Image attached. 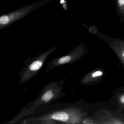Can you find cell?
I'll return each instance as SVG.
<instances>
[{"label":"cell","instance_id":"cell-4","mask_svg":"<svg viewBox=\"0 0 124 124\" xmlns=\"http://www.w3.org/2000/svg\"><path fill=\"white\" fill-rule=\"evenodd\" d=\"M80 53L78 52L77 49H74L64 55L50 61L48 63L47 67L45 71L48 72L60 66L73 63L80 57Z\"/></svg>","mask_w":124,"mask_h":124},{"label":"cell","instance_id":"cell-5","mask_svg":"<svg viewBox=\"0 0 124 124\" xmlns=\"http://www.w3.org/2000/svg\"><path fill=\"white\" fill-rule=\"evenodd\" d=\"M32 124H57L58 122L53 119L41 120L35 121L32 123Z\"/></svg>","mask_w":124,"mask_h":124},{"label":"cell","instance_id":"cell-9","mask_svg":"<svg viewBox=\"0 0 124 124\" xmlns=\"http://www.w3.org/2000/svg\"><path fill=\"white\" fill-rule=\"evenodd\" d=\"M120 102L123 104H124V95H123L120 98Z\"/></svg>","mask_w":124,"mask_h":124},{"label":"cell","instance_id":"cell-6","mask_svg":"<svg viewBox=\"0 0 124 124\" xmlns=\"http://www.w3.org/2000/svg\"><path fill=\"white\" fill-rule=\"evenodd\" d=\"M116 0L119 10L122 14H124V0Z\"/></svg>","mask_w":124,"mask_h":124},{"label":"cell","instance_id":"cell-10","mask_svg":"<svg viewBox=\"0 0 124 124\" xmlns=\"http://www.w3.org/2000/svg\"><path fill=\"white\" fill-rule=\"evenodd\" d=\"M123 56V58H124V51H123V53L122 54Z\"/></svg>","mask_w":124,"mask_h":124},{"label":"cell","instance_id":"cell-1","mask_svg":"<svg viewBox=\"0 0 124 124\" xmlns=\"http://www.w3.org/2000/svg\"><path fill=\"white\" fill-rule=\"evenodd\" d=\"M55 103L40 106L29 117L23 120L21 124H32L35 121L48 119L62 124H74L79 122L81 115L74 104Z\"/></svg>","mask_w":124,"mask_h":124},{"label":"cell","instance_id":"cell-8","mask_svg":"<svg viewBox=\"0 0 124 124\" xmlns=\"http://www.w3.org/2000/svg\"><path fill=\"white\" fill-rule=\"evenodd\" d=\"M103 74V72L101 71H97L94 72L92 74V77L93 78H96L97 77L101 76Z\"/></svg>","mask_w":124,"mask_h":124},{"label":"cell","instance_id":"cell-3","mask_svg":"<svg viewBox=\"0 0 124 124\" xmlns=\"http://www.w3.org/2000/svg\"><path fill=\"white\" fill-rule=\"evenodd\" d=\"M56 47L50 48L45 52L38 54L33 58H29L24 62L25 66L18 73L19 85L27 82L36 77L45 65L48 57L54 52Z\"/></svg>","mask_w":124,"mask_h":124},{"label":"cell","instance_id":"cell-7","mask_svg":"<svg viewBox=\"0 0 124 124\" xmlns=\"http://www.w3.org/2000/svg\"><path fill=\"white\" fill-rule=\"evenodd\" d=\"M9 19L7 16H4L0 18V23L2 25H5L9 22Z\"/></svg>","mask_w":124,"mask_h":124},{"label":"cell","instance_id":"cell-2","mask_svg":"<svg viewBox=\"0 0 124 124\" xmlns=\"http://www.w3.org/2000/svg\"><path fill=\"white\" fill-rule=\"evenodd\" d=\"M68 76L58 81L52 80L46 85L40 91L37 97L27 104L20 111L5 124L15 123L23 117L32 114L40 106L55 102L66 94L63 90Z\"/></svg>","mask_w":124,"mask_h":124}]
</instances>
